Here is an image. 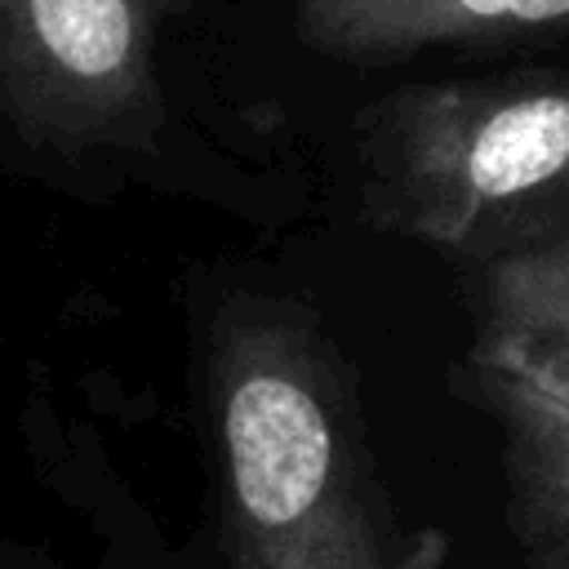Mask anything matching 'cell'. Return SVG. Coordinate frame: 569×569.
<instances>
[{
	"mask_svg": "<svg viewBox=\"0 0 569 569\" xmlns=\"http://www.w3.org/2000/svg\"><path fill=\"white\" fill-rule=\"evenodd\" d=\"M227 569H445L449 538L405 525L329 342L276 307L213 356Z\"/></svg>",
	"mask_w": 569,
	"mask_h": 569,
	"instance_id": "6da1fadb",
	"label": "cell"
},
{
	"mask_svg": "<svg viewBox=\"0 0 569 569\" xmlns=\"http://www.w3.org/2000/svg\"><path fill=\"white\" fill-rule=\"evenodd\" d=\"M365 213L471 267L569 236V71L427 80L360 120Z\"/></svg>",
	"mask_w": 569,
	"mask_h": 569,
	"instance_id": "7a4b0ae2",
	"label": "cell"
},
{
	"mask_svg": "<svg viewBox=\"0 0 569 569\" xmlns=\"http://www.w3.org/2000/svg\"><path fill=\"white\" fill-rule=\"evenodd\" d=\"M0 89L67 138L156 120V0H0Z\"/></svg>",
	"mask_w": 569,
	"mask_h": 569,
	"instance_id": "3957f363",
	"label": "cell"
},
{
	"mask_svg": "<svg viewBox=\"0 0 569 569\" xmlns=\"http://www.w3.org/2000/svg\"><path fill=\"white\" fill-rule=\"evenodd\" d=\"M298 40L333 62H405L569 31V0H298Z\"/></svg>",
	"mask_w": 569,
	"mask_h": 569,
	"instance_id": "277c9868",
	"label": "cell"
},
{
	"mask_svg": "<svg viewBox=\"0 0 569 569\" xmlns=\"http://www.w3.org/2000/svg\"><path fill=\"white\" fill-rule=\"evenodd\" d=\"M480 400L502 427V467L511 480V525L525 556L569 551V405L547 400L516 378L471 369Z\"/></svg>",
	"mask_w": 569,
	"mask_h": 569,
	"instance_id": "5b68a950",
	"label": "cell"
},
{
	"mask_svg": "<svg viewBox=\"0 0 569 569\" xmlns=\"http://www.w3.org/2000/svg\"><path fill=\"white\" fill-rule=\"evenodd\" d=\"M556 347H569V236L480 262L471 360Z\"/></svg>",
	"mask_w": 569,
	"mask_h": 569,
	"instance_id": "8992f818",
	"label": "cell"
},
{
	"mask_svg": "<svg viewBox=\"0 0 569 569\" xmlns=\"http://www.w3.org/2000/svg\"><path fill=\"white\" fill-rule=\"evenodd\" d=\"M471 369H489L502 378H516L520 387L569 405V347L556 351H529V356H502V360H471Z\"/></svg>",
	"mask_w": 569,
	"mask_h": 569,
	"instance_id": "52a82bcc",
	"label": "cell"
},
{
	"mask_svg": "<svg viewBox=\"0 0 569 569\" xmlns=\"http://www.w3.org/2000/svg\"><path fill=\"white\" fill-rule=\"evenodd\" d=\"M529 569H569V551L565 556H529Z\"/></svg>",
	"mask_w": 569,
	"mask_h": 569,
	"instance_id": "ba28073f",
	"label": "cell"
}]
</instances>
